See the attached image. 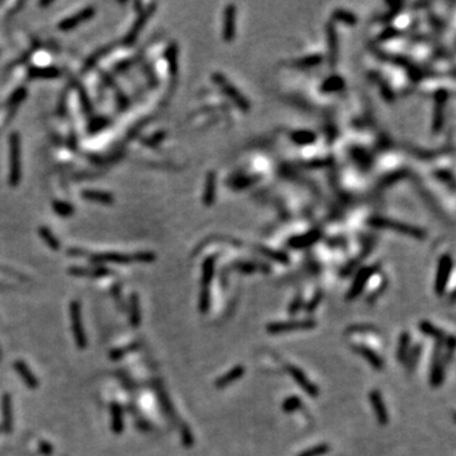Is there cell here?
<instances>
[{
    "label": "cell",
    "instance_id": "74e56055",
    "mask_svg": "<svg viewBox=\"0 0 456 456\" xmlns=\"http://www.w3.org/2000/svg\"><path fill=\"white\" fill-rule=\"evenodd\" d=\"M29 74L33 77H56L60 75V71L57 68L47 67V68H32Z\"/></svg>",
    "mask_w": 456,
    "mask_h": 456
},
{
    "label": "cell",
    "instance_id": "d4e9b609",
    "mask_svg": "<svg viewBox=\"0 0 456 456\" xmlns=\"http://www.w3.org/2000/svg\"><path fill=\"white\" fill-rule=\"evenodd\" d=\"M214 265L215 258H208L203 263V275H201V285L203 288H208L210 281L214 276Z\"/></svg>",
    "mask_w": 456,
    "mask_h": 456
},
{
    "label": "cell",
    "instance_id": "f1b7e54d",
    "mask_svg": "<svg viewBox=\"0 0 456 456\" xmlns=\"http://www.w3.org/2000/svg\"><path fill=\"white\" fill-rule=\"evenodd\" d=\"M328 40H329V59L331 63H336L337 59V34H336V29L329 24L328 26Z\"/></svg>",
    "mask_w": 456,
    "mask_h": 456
},
{
    "label": "cell",
    "instance_id": "e0dca14e",
    "mask_svg": "<svg viewBox=\"0 0 456 456\" xmlns=\"http://www.w3.org/2000/svg\"><path fill=\"white\" fill-rule=\"evenodd\" d=\"M14 369L17 370V373L19 374V377L22 378V380L24 382L27 387L29 389H36L38 387V380L36 379V377L33 375V373L31 371V369L27 366V364L22 360H17L14 363Z\"/></svg>",
    "mask_w": 456,
    "mask_h": 456
},
{
    "label": "cell",
    "instance_id": "ee69618b",
    "mask_svg": "<svg viewBox=\"0 0 456 456\" xmlns=\"http://www.w3.org/2000/svg\"><path fill=\"white\" fill-rule=\"evenodd\" d=\"M303 306V299H302V295H297L294 298V301L292 302V304L289 306V313L290 315H295L298 313V311L302 308Z\"/></svg>",
    "mask_w": 456,
    "mask_h": 456
},
{
    "label": "cell",
    "instance_id": "4fadbf2b",
    "mask_svg": "<svg viewBox=\"0 0 456 456\" xmlns=\"http://www.w3.org/2000/svg\"><path fill=\"white\" fill-rule=\"evenodd\" d=\"M419 329H421V332H422L423 334H426V336H428V337L431 338H434L437 343H441V345H446L449 337H450V336H448L442 329L434 326L430 321H421V322H419Z\"/></svg>",
    "mask_w": 456,
    "mask_h": 456
},
{
    "label": "cell",
    "instance_id": "bcb514c9",
    "mask_svg": "<svg viewBox=\"0 0 456 456\" xmlns=\"http://www.w3.org/2000/svg\"><path fill=\"white\" fill-rule=\"evenodd\" d=\"M136 346H130V347H127V349H121V350H116V351L111 352V359H118V357L123 356V354L128 352L130 350H133Z\"/></svg>",
    "mask_w": 456,
    "mask_h": 456
},
{
    "label": "cell",
    "instance_id": "b9f144b4",
    "mask_svg": "<svg viewBox=\"0 0 456 456\" xmlns=\"http://www.w3.org/2000/svg\"><path fill=\"white\" fill-rule=\"evenodd\" d=\"M322 292H321V290H318L317 293H316L315 295H313V298H312L311 301L308 302V304H307L306 306V311L308 312V313H312V312H315L316 309H317V307H318V304L321 303V301H322Z\"/></svg>",
    "mask_w": 456,
    "mask_h": 456
},
{
    "label": "cell",
    "instance_id": "ab89813d",
    "mask_svg": "<svg viewBox=\"0 0 456 456\" xmlns=\"http://www.w3.org/2000/svg\"><path fill=\"white\" fill-rule=\"evenodd\" d=\"M54 209L57 214L64 215V217L71 215L72 212H74V208L71 207L70 204L66 203V201H54Z\"/></svg>",
    "mask_w": 456,
    "mask_h": 456
},
{
    "label": "cell",
    "instance_id": "ac0fdd59",
    "mask_svg": "<svg viewBox=\"0 0 456 456\" xmlns=\"http://www.w3.org/2000/svg\"><path fill=\"white\" fill-rule=\"evenodd\" d=\"M93 14H94V8L84 9V10L79 11L77 14L67 18V19L64 20L63 23H60L59 28L63 29V31H67V29H70V28H74V27H76L77 24H80L81 22H84V20H86L90 17H93Z\"/></svg>",
    "mask_w": 456,
    "mask_h": 456
},
{
    "label": "cell",
    "instance_id": "ba28073f",
    "mask_svg": "<svg viewBox=\"0 0 456 456\" xmlns=\"http://www.w3.org/2000/svg\"><path fill=\"white\" fill-rule=\"evenodd\" d=\"M369 399H370V404L373 407L375 416H377L378 423L380 426H387L389 422V413L388 409L386 407V403L383 400L382 393L378 389H373L369 394Z\"/></svg>",
    "mask_w": 456,
    "mask_h": 456
},
{
    "label": "cell",
    "instance_id": "44dd1931",
    "mask_svg": "<svg viewBox=\"0 0 456 456\" xmlns=\"http://www.w3.org/2000/svg\"><path fill=\"white\" fill-rule=\"evenodd\" d=\"M318 237H320V233L317 231H312V232L306 233L304 236H298V237L290 238L289 246L294 247V249H302V247H306L308 245L313 244L315 241H317Z\"/></svg>",
    "mask_w": 456,
    "mask_h": 456
},
{
    "label": "cell",
    "instance_id": "5b68a950",
    "mask_svg": "<svg viewBox=\"0 0 456 456\" xmlns=\"http://www.w3.org/2000/svg\"><path fill=\"white\" fill-rule=\"evenodd\" d=\"M378 269H379V266L377 265V266H366L364 267V269L360 270V271L357 272L354 283H352L351 288H350V290L347 292L346 299H347V301H354L355 298L359 297V295L363 293L364 288H365L369 279L377 272Z\"/></svg>",
    "mask_w": 456,
    "mask_h": 456
},
{
    "label": "cell",
    "instance_id": "7402d4cb",
    "mask_svg": "<svg viewBox=\"0 0 456 456\" xmlns=\"http://www.w3.org/2000/svg\"><path fill=\"white\" fill-rule=\"evenodd\" d=\"M215 196V174L213 171H209L207 175V182H205V189H204V204L205 205H212L214 201Z\"/></svg>",
    "mask_w": 456,
    "mask_h": 456
},
{
    "label": "cell",
    "instance_id": "7c38bea8",
    "mask_svg": "<svg viewBox=\"0 0 456 456\" xmlns=\"http://www.w3.org/2000/svg\"><path fill=\"white\" fill-rule=\"evenodd\" d=\"M1 428L5 434L13 430V407H11V397L8 393H4L1 398Z\"/></svg>",
    "mask_w": 456,
    "mask_h": 456
},
{
    "label": "cell",
    "instance_id": "7a4b0ae2",
    "mask_svg": "<svg viewBox=\"0 0 456 456\" xmlns=\"http://www.w3.org/2000/svg\"><path fill=\"white\" fill-rule=\"evenodd\" d=\"M317 326V322L311 318L306 320H292L284 322H271L266 326V331L271 334L281 333V332L301 331V329H312Z\"/></svg>",
    "mask_w": 456,
    "mask_h": 456
},
{
    "label": "cell",
    "instance_id": "484cf974",
    "mask_svg": "<svg viewBox=\"0 0 456 456\" xmlns=\"http://www.w3.org/2000/svg\"><path fill=\"white\" fill-rule=\"evenodd\" d=\"M82 196L88 200L98 201L100 204H112L113 203V196L111 194L104 193V192H97V190H84Z\"/></svg>",
    "mask_w": 456,
    "mask_h": 456
},
{
    "label": "cell",
    "instance_id": "f6af8a7d",
    "mask_svg": "<svg viewBox=\"0 0 456 456\" xmlns=\"http://www.w3.org/2000/svg\"><path fill=\"white\" fill-rule=\"evenodd\" d=\"M237 269L241 270V271H245V272H251V271H255L256 265H254V263H251V262L238 263Z\"/></svg>",
    "mask_w": 456,
    "mask_h": 456
},
{
    "label": "cell",
    "instance_id": "d6a6232c",
    "mask_svg": "<svg viewBox=\"0 0 456 456\" xmlns=\"http://www.w3.org/2000/svg\"><path fill=\"white\" fill-rule=\"evenodd\" d=\"M179 430H180L182 441L185 445V448H192V446L194 445V437H193V432H192V430L189 428V426L184 422H180Z\"/></svg>",
    "mask_w": 456,
    "mask_h": 456
},
{
    "label": "cell",
    "instance_id": "ffe728a7",
    "mask_svg": "<svg viewBox=\"0 0 456 456\" xmlns=\"http://www.w3.org/2000/svg\"><path fill=\"white\" fill-rule=\"evenodd\" d=\"M93 261L97 263H130V261L134 260L133 256L122 255V254H99L97 256H93Z\"/></svg>",
    "mask_w": 456,
    "mask_h": 456
},
{
    "label": "cell",
    "instance_id": "3957f363",
    "mask_svg": "<svg viewBox=\"0 0 456 456\" xmlns=\"http://www.w3.org/2000/svg\"><path fill=\"white\" fill-rule=\"evenodd\" d=\"M70 320H71V328L74 333L75 342L79 349H85L86 347V336L82 326V317H81V308L80 304L76 301H72L70 303Z\"/></svg>",
    "mask_w": 456,
    "mask_h": 456
},
{
    "label": "cell",
    "instance_id": "603a6c76",
    "mask_svg": "<svg viewBox=\"0 0 456 456\" xmlns=\"http://www.w3.org/2000/svg\"><path fill=\"white\" fill-rule=\"evenodd\" d=\"M409 345H411V334L409 332H402L399 337V345L397 349V359L399 363H404L405 357H407L408 351H409Z\"/></svg>",
    "mask_w": 456,
    "mask_h": 456
},
{
    "label": "cell",
    "instance_id": "8fae6325",
    "mask_svg": "<svg viewBox=\"0 0 456 456\" xmlns=\"http://www.w3.org/2000/svg\"><path fill=\"white\" fill-rule=\"evenodd\" d=\"M245 371H246L245 366H242V365L235 366V368H232L231 370L227 371L226 374H223L222 377H219L218 379L215 380L214 382L215 388L223 389V388H227V387H230L232 383L237 382L238 379H241V378L244 377Z\"/></svg>",
    "mask_w": 456,
    "mask_h": 456
},
{
    "label": "cell",
    "instance_id": "cb8c5ba5",
    "mask_svg": "<svg viewBox=\"0 0 456 456\" xmlns=\"http://www.w3.org/2000/svg\"><path fill=\"white\" fill-rule=\"evenodd\" d=\"M421 354H422V345H421V343H417L413 349L408 352L407 357H405V361H404L405 368H407L408 373H413L414 369L417 368V364H418Z\"/></svg>",
    "mask_w": 456,
    "mask_h": 456
},
{
    "label": "cell",
    "instance_id": "83f0119b",
    "mask_svg": "<svg viewBox=\"0 0 456 456\" xmlns=\"http://www.w3.org/2000/svg\"><path fill=\"white\" fill-rule=\"evenodd\" d=\"M303 405L302 403V399L297 395H290V397L286 398L285 400L281 404V409H283L285 413H293V412L299 411Z\"/></svg>",
    "mask_w": 456,
    "mask_h": 456
},
{
    "label": "cell",
    "instance_id": "1f68e13d",
    "mask_svg": "<svg viewBox=\"0 0 456 456\" xmlns=\"http://www.w3.org/2000/svg\"><path fill=\"white\" fill-rule=\"evenodd\" d=\"M329 450H331V446L328 444H320V445L302 451L301 454H298V456H323L329 453Z\"/></svg>",
    "mask_w": 456,
    "mask_h": 456
},
{
    "label": "cell",
    "instance_id": "277c9868",
    "mask_svg": "<svg viewBox=\"0 0 456 456\" xmlns=\"http://www.w3.org/2000/svg\"><path fill=\"white\" fill-rule=\"evenodd\" d=\"M451 271H453V259L450 255H444L439 261V269L435 279V293L437 295H442L445 293Z\"/></svg>",
    "mask_w": 456,
    "mask_h": 456
},
{
    "label": "cell",
    "instance_id": "f546056e",
    "mask_svg": "<svg viewBox=\"0 0 456 456\" xmlns=\"http://www.w3.org/2000/svg\"><path fill=\"white\" fill-rule=\"evenodd\" d=\"M292 139L299 145H309L316 139V134L311 130H297L292 133Z\"/></svg>",
    "mask_w": 456,
    "mask_h": 456
},
{
    "label": "cell",
    "instance_id": "e575fe53",
    "mask_svg": "<svg viewBox=\"0 0 456 456\" xmlns=\"http://www.w3.org/2000/svg\"><path fill=\"white\" fill-rule=\"evenodd\" d=\"M40 236L43 238V241L47 244V246L51 247L52 250H59L60 249V244L57 241V238L52 235V232H50L47 228L45 227H41L40 228Z\"/></svg>",
    "mask_w": 456,
    "mask_h": 456
},
{
    "label": "cell",
    "instance_id": "d6986e66",
    "mask_svg": "<svg viewBox=\"0 0 456 456\" xmlns=\"http://www.w3.org/2000/svg\"><path fill=\"white\" fill-rule=\"evenodd\" d=\"M111 428L116 435H119L123 431V411L118 403L111 404Z\"/></svg>",
    "mask_w": 456,
    "mask_h": 456
},
{
    "label": "cell",
    "instance_id": "5bb4252c",
    "mask_svg": "<svg viewBox=\"0 0 456 456\" xmlns=\"http://www.w3.org/2000/svg\"><path fill=\"white\" fill-rule=\"evenodd\" d=\"M214 77L217 79V82H218L219 85L222 86V89H223L224 93H226L227 95H230L231 98H233L235 102L237 103V104L241 108H244V109H249V103H247V100L245 99V97H242L241 94L238 93V90L235 88V86L231 85L226 77L221 76V75H217V74L214 75Z\"/></svg>",
    "mask_w": 456,
    "mask_h": 456
},
{
    "label": "cell",
    "instance_id": "836d02e7",
    "mask_svg": "<svg viewBox=\"0 0 456 456\" xmlns=\"http://www.w3.org/2000/svg\"><path fill=\"white\" fill-rule=\"evenodd\" d=\"M343 88V80L340 76H332L323 82L322 89L325 91H337Z\"/></svg>",
    "mask_w": 456,
    "mask_h": 456
},
{
    "label": "cell",
    "instance_id": "8992f818",
    "mask_svg": "<svg viewBox=\"0 0 456 456\" xmlns=\"http://www.w3.org/2000/svg\"><path fill=\"white\" fill-rule=\"evenodd\" d=\"M286 371H288V374L293 378V380H295V383H297L298 386L301 387V388L303 389L307 394H308L309 397H312V398L318 397V394H320V389L317 388L316 384H313V383L308 379V377L304 374L303 370H301V369L298 368V366L289 364V365H286Z\"/></svg>",
    "mask_w": 456,
    "mask_h": 456
},
{
    "label": "cell",
    "instance_id": "6da1fadb",
    "mask_svg": "<svg viewBox=\"0 0 456 456\" xmlns=\"http://www.w3.org/2000/svg\"><path fill=\"white\" fill-rule=\"evenodd\" d=\"M9 184L14 187L20 179V141L15 132L9 136Z\"/></svg>",
    "mask_w": 456,
    "mask_h": 456
},
{
    "label": "cell",
    "instance_id": "60d3db41",
    "mask_svg": "<svg viewBox=\"0 0 456 456\" xmlns=\"http://www.w3.org/2000/svg\"><path fill=\"white\" fill-rule=\"evenodd\" d=\"M347 333H355V332H379V328L373 325H352L346 328Z\"/></svg>",
    "mask_w": 456,
    "mask_h": 456
},
{
    "label": "cell",
    "instance_id": "30bf717a",
    "mask_svg": "<svg viewBox=\"0 0 456 456\" xmlns=\"http://www.w3.org/2000/svg\"><path fill=\"white\" fill-rule=\"evenodd\" d=\"M371 222L374 224V226H380V227H389V228H394V230H398L400 232L405 233V235H411L413 237H423V232L416 227L412 226H405V224L399 223V222H394V221H389V219H384V218H373Z\"/></svg>",
    "mask_w": 456,
    "mask_h": 456
},
{
    "label": "cell",
    "instance_id": "f35d334b",
    "mask_svg": "<svg viewBox=\"0 0 456 456\" xmlns=\"http://www.w3.org/2000/svg\"><path fill=\"white\" fill-rule=\"evenodd\" d=\"M210 307V294H209V288H201L200 295H199V311L201 313L209 309Z\"/></svg>",
    "mask_w": 456,
    "mask_h": 456
},
{
    "label": "cell",
    "instance_id": "9a60e30c",
    "mask_svg": "<svg viewBox=\"0 0 456 456\" xmlns=\"http://www.w3.org/2000/svg\"><path fill=\"white\" fill-rule=\"evenodd\" d=\"M156 391H157V397H159L160 403H161V407H162V409H164V412H165V414H166L167 418L170 419L173 423L178 422V416H176V412H175V409H174V405L171 404L170 398H169L167 393L165 391L164 387H162L160 383L156 384Z\"/></svg>",
    "mask_w": 456,
    "mask_h": 456
},
{
    "label": "cell",
    "instance_id": "9c48e42d",
    "mask_svg": "<svg viewBox=\"0 0 456 456\" xmlns=\"http://www.w3.org/2000/svg\"><path fill=\"white\" fill-rule=\"evenodd\" d=\"M352 351L356 352L357 355H360L361 357L368 361L370 364V366L375 370H383L384 369V361H383L382 357L374 351V350H371L370 347L365 345H354L351 346Z\"/></svg>",
    "mask_w": 456,
    "mask_h": 456
},
{
    "label": "cell",
    "instance_id": "2e32d148",
    "mask_svg": "<svg viewBox=\"0 0 456 456\" xmlns=\"http://www.w3.org/2000/svg\"><path fill=\"white\" fill-rule=\"evenodd\" d=\"M223 36L224 40L227 42H230L233 37H235V29H236V6L233 4L226 8L224 11V27H223Z\"/></svg>",
    "mask_w": 456,
    "mask_h": 456
},
{
    "label": "cell",
    "instance_id": "7bdbcfd3",
    "mask_svg": "<svg viewBox=\"0 0 456 456\" xmlns=\"http://www.w3.org/2000/svg\"><path fill=\"white\" fill-rule=\"evenodd\" d=\"M261 253L265 254V255L269 256V258L274 259V260L279 261V262L286 263V262H288V260H289V259H288V256L284 255V254L276 253V251H271V250H267V249H263V247L261 249Z\"/></svg>",
    "mask_w": 456,
    "mask_h": 456
},
{
    "label": "cell",
    "instance_id": "4316f807",
    "mask_svg": "<svg viewBox=\"0 0 456 456\" xmlns=\"http://www.w3.org/2000/svg\"><path fill=\"white\" fill-rule=\"evenodd\" d=\"M130 322L133 327H138L141 323V311H139V302L138 297L136 294L130 295Z\"/></svg>",
    "mask_w": 456,
    "mask_h": 456
},
{
    "label": "cell",
    "instance_id": "52a82bcc",
    "mask_svg": "<svg viewBox=\"0 0 456 456\" xmlns=\"http://www.w3.org/2000/svg\"><path fill=\"white\" fill-rule=\"evenodd\" d=\"M441 343H436L434 350V356H432V364H431V375L430 383L432 388H439L444 382V364L445 361L442 360L441 355Z\"/></svg>",
    "mask_w": 456,
    "mask_h": 456
},
{
    "label": "cell",
    "instance_id": "d590c367",
    "mask_svg": "<svg viewBox=\"0 0 456 456\" xmlns=\"http://www.w3.org/2000/svg\"><path fill=\"white\" fill-rule=\"evenodd\" d=\"M333 17L337 18V19L341 20V22H345V23H347V24H351V26L356 24V15L352 14L351 11H349V10L336 9V10L333 11Z\"/></svg>",
    "mask_w": 456,
    "mask_h": 456
},
{
    "label": "cell",
    "instance_id": "7dc6e473",
    "mask_svg": "<svg viewBox=\"0 0 456 456\" xmlns=\"http://www.w3.org/2000/svg\"><path fill=\"white\" fill-rule=\"evenodd\" d=\"M40 450L42 451L45 455H51L52 451H54L52 450V445H50V444H47V442L45 441L40 442Z\"/></svg>",
    "mask_w": 456,
    "mask_h": 456
},
{
    "label": "cell",
    "instance_id": "8d00e7d4",
    "mask_svg": "<svg viewBox=\"0 0 456 456\" xmlns=\"http://www.w3.org/2000/svg\"><path fill=\"white\" fill-rule=\"evenodd\" d=\"M151 9H153V5L151 6V8L148 9V10L146 11V13H143V14H142L141 17L138 18V20H137V23H136V24H134L133 29L130 31V36H128V37H127V42H133V40H134V38H136L137 33H138V32H139V29H141V27L143 26V24H145L146 19H147L148 15L151 14Z\"/></svg>",
    "mask_w": 456,
    "mask_h": 456
},
{
    "label": "cell",
    "instance_id": "4dcf8cb0",
    "mask_svg": "<svg viewBox=\"0 0 456 456\" xmlns=\"http://www.w3.org/2000/svg\"><path fill=\"white\" fill-rule=\"evenodd\" d=\"M70 272H72L74 275H79V276H104V275L109 274V270L104 269V267H99V269H77L74 267L71 269Z\"/></svg>",
    "mask_w": 456,
    "mask_h": 456
}]
</instances>
